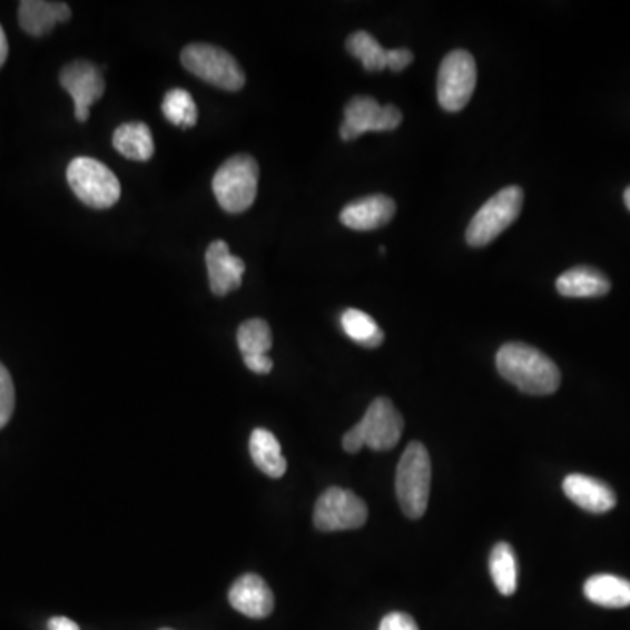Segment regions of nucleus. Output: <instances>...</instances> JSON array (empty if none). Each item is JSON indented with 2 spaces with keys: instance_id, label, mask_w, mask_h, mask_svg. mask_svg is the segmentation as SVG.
I'll use <instances>...</instances> for the list:
<instances>
[{
  "instance_id": "6",
  "label": "nucleus",
  "mask_w": 630,
  "mask_h": 630,
  "mask_svg": "<svg viewBox=\"0 0 630 630\" xmlns=\"http://www.w3.org/2000/svg\"><path fill=\"white\" fill-rule=\"evenodd\" d=\"M180 63L193 76L222 90L238 91L246 85V75L237 60L217 46L201 42L186 46Z\"/></svg>"
},
{
  "instance_id": "3",
  "label": "nucleus",
  "mask_w": 630,
  "mask_h": 630,
  "mask_svg": "<svg viewBox=\"0 0 630 630\" xmlns=\"http://www.w3.org/2000/svg\"><path fill=\"white\" fill-rule=\"evenodd\" d=\"M259 167L249 155H235L217 168L213 191L217 204L229 214L249 209L258 195Z\"/></svg>"
},
{
  "instance_id": "30",
  "label": "nucleus",
  "mask_w": 630,
  "mask_h": 630,
  "mask_svg": "<svg viewBox=\"0 0 630 630\" xmlns=\"http://www.w3.org/2000/svg\"><path fill=\"white\" fill-rule=\"evenodd\" d=\"M48 629L50 630H79L78 623L75 620H70L67 617H55L51 618L50 623H48Z\"/></svg>"
},
{
  "instance_id": "22",
  "label": "nucleus",
  "mask_w": 630,
  "mask_h": 630,
  "mask_svg": "<svg viewBox=\"0 0 630 630\" xmlns=\"http://www.w3.org/2000/svg\"><path fill=\"white\" fill-rule=\"evenodd\" d=\"M341 323L345 335L351 341L356 342L357 345L375 348L384 342V332L373 321L372 315L366 314V312L357 311V308H347L342 314Z\"/></svg>"
},
{
  "instance_id": "7",
  "label": "nucleus",
  "mask_w": 630,
  "mask_h": 630,
  "mask_svg": "<svg viewBox=\"0 0 630 630\" xmlns=\"http://www.w3.org/2000/svg\"><path fill=\"white\" fill-rule=\"evenodd\" d=\"M524 204V191L519 186H508L495 193L482 205L467 226L466 240L471 247L489 246L504 229L516 222Z\"/></svg>"
},
{
  "instance_id": "29",
  "label": "nucleus",
  "mask_w": 630,
  "mask_h": 630,
  "mask_svg": "<svg viewBox=\"0 0 630 630\" xmlns=\"http://www.w3.org/2000/svg\"><path fill=\"white\" fill-rule=\"evenodd\" d=\"M244 363L250 372L258 373V375H266L274 368V361L268 357V354H265V356H246Z\"/></svg>"
},
{
  "instance_id": "27",
  "label": "nucleus",
  "mask_w": 630,
  "mask_h": 630,
  "mask_svg": "<svg viewBox=\"0 0 630 630\" xmlns=\"http://www.w3.org/2000/svg\"><path fill=\"white\" fill-rule=\"evenodd\" d=\"M378 630H419V627L410 614L394 611V613L385 614Z\"/></svg>"
},
{
  "instance_id": "21",
  "label": "nucleus",
  "mask_w": 630,
  "mask_h": 630,
  "mask_svg": "<svg viewBox=\"0 0 630 630\" xmlns=\"http://www.w3.org/2000/svg\"><path fill=\"white\" fill-rule=\"evenodd\" d=\"M491 577L494 580L495 589L503 595H513L519 585V564H516L515 550L508 543H498L491 552L489 559Z\"/></svg>"
},
{
  "instance_id": "5",
  "label": "nucleus",
  "mask_w": 630,
  "mask_h": 630,
  "mask_svg": "<svg viewBox=\"0 0 630 630\" xmlns=\"http://www.w3.org/2000/svg\"><path fill=\"white\" fill-rule=\"evenodd\" d=\"M67 180L76 197L93 209H109L121 197V185L111 168L88 156L70 161Z\"/></svg>"
},
{
  "instance_id": "20",
  "label": "nucleus",
  "mask_w": 630,
  "mask_h": 630,
  "mask_svg": "<svg viewBox=\"0 0 630 630\" xmlns=\"http://www.w3.org/2000/svg\"><path fill=\"white\" fill-rule=\"evenodd\" d=\"M585 598L593 604L611 610L630 606V581L613 574H595L583 587Z\"/></svg>"
},
{
  "instance_id": "23",
  "label": "nucleus",
  "mask_w": 630,
  "mask_h": 630,
  "mask_svg": "<svg viewBox=\"0 0 630 630\" xmlns=\"http://www.w3.org/2000/svg\"><path fill=\"white\" fill-rule=\"evenodd\" d=\"M161 111L170 124L180 128H193L198 121V109L188 90L174 88L167 91L161 104Z\"/></svg>"
},
{
  "instance_id": "33",
  "label": "nucleus",
  "mask_w": 630,
  "mask_h": 630,
  "mask_svg": "<svg viewBox=\"0 0 630 630\" xmlns=\"http://www.w3.org/2000/svg\"><path fill=\"white\" fill-rule=\"evenodd\" d=\"M160 630H174V629H160Z\"/></svg>"
},
{
  "instance_id": "9",
  "label": "nucleus",
  "mask_w": 630,
  "mask_h": 630,
  "mask_svg": "<svg viewBox=\"0 0 630 630\" xmlns=\"http://www.w3.org/2000/svg\"><path fill=\"white\" fill-rule=\"evenodd\" d=\"M368 520V508L347 489L329 488L315 503L314 525L323 532L360 529Z\"/></svg>"
},
{
  "instance_id": "26",
  "label": "nucleus",
  "mask_w": 630,
  "mask_h": 630,
  "mask_svg": "<svg viewBox=\"0 0 630 630\" xmlns=\"http://www.w3.org/2000/svg\"><path fill=\"white\" fill-rule=\"evenodd\" d=\"M14 412V384L8 368L0 363V430L11 421Z\"/></svg>"
},
{
  "instance_id": "1",
  "label": "nucleus",
  "mask_w": 630,
  "mask_h": 630,
  "mask_svg": "<svg viewBox=\"0 0 630 630\" xmlns=\"http://www.w3.org/2000/svg\"><path fill=\"white\" fill-rule=\"evenodd\" d=\"M501 377L516 390L534 396H549L561 385V372L549 356L528 344H504L495 356Z\"/></svg>"
},
{
  "instance_id": "18",
  "label": "nucleus",
  "mask_w": 630,
  "mask_h": 630,
  "mask_svg": "<svg viewBox=\"0 0 630 630\" xmlns=\"http://www.w3.org/2000/svg\"><path fill=\"white\" fill-rule=\"evenodd\" d=\"M249 452L254 464L270 479H280L287 470L280 443L268 430H254L249 439Z\"/></svg>"
},
{
  "instance_id": "12",
  "label": "nucleus",
  "mask_w": 630,
  "mask_h": 630,
  "mask_svg": "<svg viewBox=\"0 0 630 630\" xmlns=\"http://www.w3.org/2000/svg\"><path fill=\"white\" fill-rule=\"evenodd\" d=\"M205 263H207L210 289L214 295L226 296L240 287L242 277L246 274V263L229 253L225 240H214L207 247Z\"/></svg>"
},
{
  "instance_id": "15",
  "label": "nucleus",
  "mask_w": 630,
  "mask_h": 630,
  "mask_svg": "<svg viewBox=\"0 0 630 630\" xmlns=\"http://www.w3.org/2000/svg\"><path fill=\"white\" fill-rule=\"evenodd\" d=\"M565 495L589 513H606L617 506V494L608 483L587 475L565 476L562 483Z\"/></svg>"
},
{
  "instance_id": "14",
  "label": "nucleus",
  "mask_w": 630,
  "mask_h": 630,
  "mask_svg": "<svg viewBox=\"0 0 630 630\" xmlns=\"http://www.w3.org/2000/svg\"><path fill=\"white\" fill-rule=\"evenodd\" d=\"M396 214V204L385 195H370L345 205L341 213L342 225L356 232H372L382 228Z\"/></svg>"
},
{
  "instance_id": "13",
  "label": "nucleus",
  "mask_w": 630,
  "mask_h": 630,
  "mask_svg": "<svg viewBox=\"0 0 630 630\" xmlns=\"http://www.w3.org/2000/svg\"><path fill=\"white\" fill-rule=\"evenodd\" d=\"M228 599L234 610L254 620L270 617L274 611V592L258 574L249 573L238 578L229 589Z\"/></svg>"
},
{
  "instance_id": "11",
  "label": "nucleus",
  "mask_w": 630,
  "mask_h": 630,
  "mask_svg": "<svg viewBox=\"0 0 630 630\" xmlns=\"http://www.w3.org/2000/svg\"><path fill=\"white\" fill-rule=\"evenodd\" d=\"M60 85L75 100L76 119L79 124H87L90 118V107L102 99L106 91V81L99 67L88 60H76L63 67L60 72Z\"/></svg>"
},
{
  "instance_id": "31",
  "label": "nucleus",
  "mask_w": 630,
  "mask_h": 630,
  "mask_svg": "<svg viewBox=\"0 0 630 630\" xmlns=\"http://www.w3.org/2000/svg\"><path fill=\"white\" fill-rule=\"evenodd\" d=\"M9 45L8 38H6L4 29L0 26V67L4 66L6 60H8Z\"/></svg>"
},
{
  "instance_id": "8",
  "label": "nucleus",
  "mask_w": 630,
  "mask_h": 630,
  "mask_svg": "<svg viewBox=\"0 0 630 630\" xmlns=\"http://www.w3.org/2000/svg\"><path fill=\"white\" fill-rule=\"evenodd\" d=\"M476 88L475 58L455 50L443 58L439 72V102L449 112L463 111Z\"/></svg>"
},
{
  "instance_id": "19",
  "label": "nucleus",
  "mask_w": 630,
  "mask_h": 630,
  "mask_svg": "<svg viewBox=\"0 0 630 630\" xmlns=\"http://www.w3.org/2000/svg\"><path fill=\"white\" fill-rule=\"evenodd\" d=\"M112 146L128 160L148 161L155 155V140L148 125L130 121L116 128Z\"/></svg>"
},
{
  "instance_id": "24",
  "label": "nucleus",
  "mask_w": 630,
  "mask_h": 630,
  "mask_svg": "<svg viewBox=\"0 0 630 630\" xmlns=\"http://www.w3.org/2000/svg\"><path fill=\"white\" fill-rule=\"evenodd\" d=\"M237 344L242 356H265L274 344L272 329L263 319H249L240 324L237 332Z\"/></svg>"
},
{
  "instance_id": "28",
  "label": "nucleus",
  "mask_w": 630,
  "mask_h": 630,
  "mask_svg": "<svg viewBox=\"0 0 630 630\" xmlns=\"http://www.w3.org/2000/svg\"><path fill=\"white\" fill-rule=\"evenodd\" d=\"M412 62H414V53L406 48L387 50V69L393 70V72H402Z\"/></svg>"
},
{
  "instance_id": "10",
  "label": "nucleus",
  "mask_w": 630,
  "mask_h": 630,
  "mask_svg": "<svg viewBox=\"0 0 630 630\" xmlns=\"http://www.w3.org/2000/svg\"><path fill=\"white\" fill-rule=\"evenodd\" d=\"M402 121V111L393 104L381 106L373 97H354L345 106L341 137L344 140H354L368 131L396 130Z\"/></svg>"
},
{
  "instance_id": "25",
  "label": "nucleus",
  "mask_w": 630,
  "mask_h": 630,
  "mask_svg": "<svg viewBox=\"0 0 630 630\" xmlns=\"http://www.w3.org/2000/svg\"><path fill=\"white\" fill-rule=\"evenodd\" d=\"M348 53L356 57L370 72L387 69V50L368 32H354L347 39Z\"/></svg>"
},
{
  "instance_id": "16",
  "label": "nucleus",
  "mask_w": 630,
  "mask_h": 630,
  "mask_svg": "<svg viewBox=\"0 0 630 630\" xmlns=\"http://www.w3.org/2000/svg\"><path fill=\"white\" fill-rule=\"evenodd\" d=\"M70 17H72V11L63 2L23 0L18 9L21 29L33 38H42L46 33H50L58 23H66Z\"/></svg>"
},
{
  "instance_id": "4",
  "label": "nucleus",
  "mask_w": 630,
  "mask_h": 630,
  "mask_svg": "<svg viewBox=\"0 0 630 630\" xmlns=\"http://www.w3.org/2000/svg\"><path fill=\"white\" fill-rule=\"evenodd\" d=\"M431 491V459L426 446L412 442L403 452L396 473V494L408 519H421L427 510Z\"/></svg>"
},
{
  "instance_id": "17",
  "label": "nucleus",
  "mask_w": 630,
  "mask_h": 630,
  "mask_svg": "<svg viewBox=\"0 0 630 630\" xmlns=\"http://www.w3.org/2000/svg\"><path fill=\"white\" fill-rule=\"evenodd\" d=\"M555 286L565 298H599L611 289L608 277L592 266H574L557 278Z\"/></svg>"
},
{
  "instance_id": "32",
  "label": "nucleus",
  "mask_w": 630,
  "mask_h": 630,
  "mask_svg": "<svg viewBox=\"0 0 630 630\" xmlns=\"http://www.w3.org/2000/svg\"><path fill=\"white\" fill-rule=\"evenodd\" d=\"M623 200H626L627 209L630 210V186L626 189V193H623Z\"/></svg>"
},
{
  "instance_id": "2",
  "label": "nucleus",
  "mask_w": 630,
  "mask_h": 630,
  "mask_svg": "<svg viewBox=\"0 0 630 630\" xmlns=\"http://www.w3.org/2000/svg\"><path fill=\"white\" fill-rule=\"evenodd\" d=\"M403 427L405 421L393 402L387 397H377L360 424L345 433V452L357 454L363 446H370L372 451H391L402 439Z\"/></svg>"
}]
</instances>
